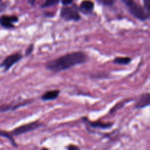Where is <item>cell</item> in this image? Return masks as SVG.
<instances>
[{"label":"cell","mask_w":150,"mask_h":150,"mask_svg":"<svg viewBox=\"0 0 150 150\" xmlns=\"http://www.w3.org/2000/svg\"><path fill=\"white\" fill-rule=\"evenodd\" d=\"M33 49H34V45L33 44H31V45L28 47L27 49H26V55L28 56V55H29V54H31V53L32 52Z\"/></svg>","instance_id":"obj_16"},{"label":"cell","mask_w":150,"mask_h":150,"mask_svg":"<svg viewBox=\"0 0 150 150\" xmlns=\"http://www.w3.org/2000/svg\"><path fill=\"white\" fill-rule=\"evenodd\" d=\"M0 136H2V137H5L7 139H8L10 141V142L12 143V144L13 146H16V144L15 142V141L13 139V137H12V135L10 134V133H7V132H4V131H0Z\"/></svg>","instance_id":"obj_12"},{"label":"cell","mask_w":150,"mask_h":150,"mask_svg":"<svg viewBox=\"0 0 150 150\" xmlns=\"http://www.w3.org/2000/svg\"><path fill=\"white\" fill-rule=\"evenodd\" d=\"M36 1L37 0H29V4H31V5H34V4H35V3L36 2Z\"/></svg>","instance_id":"obj_18"},{"label":"cell","mask_w":150,"mask_h":150,"mask_svg":"<svg viewBox=\"0 0 150 150\" xmlns=\"http://www.w3.org/2000/svg\"><path fill=\"white\" fill-rule=\"evenodd\" d=\"M150 105V94L146 93L142 95L136 102L135 107L137 108H143Z\"/></svg>","instance_id":"obj_7"},{"label":"cell","mask_w":150,"mask_h":150,"mask_svg":"<svg viewBox=\"0 0 150 150\" xmlns=\"http://www.w3.org/2000/svg\"><path fill=\"white\" fill-rule=\"evenodd\" d=\"M59 93L60 92L59 90L48 91V92H45L41 98L43 100H51L56 99L59 96Z\"/></svg>","instance_id":"obj_9"},{"label":"cell","mask_w":150,"mask_h":150,"mask_svg":"<svg viewBox=\"0 0 150 150\" xmlns=\"http://www.w3.org/2000/svg\"><path fill=\"white\" fill-rule=\"evenodd\" d=\"M86 59L87 57L84 53L81 51H77V52L65 54L59 58L48 62L45 67L51 71L58 73L71 68L74 66L83 64L86 62Z\"/></svg>","instance_id":"obj_1"},{"label":"cell","mask_w":150,"mask_h":150,"mask_svg":"<svg viewBox=\"0 0 150 150\" xmlns=\"http://www.w3.org/2000/svg\"><path fill=\"white\" fill-rule=\"evenodd\" d=\"M98 3L105 6H111L114 4L115 0H96Z\"/></svg>","instance_id":"obj_14"},{"label":"cell","mask_w":150,"mask_h":150,"mask_svg":"<svg viewBox=\"0 0 150 150\" xmlns=\"http://www.w3.org/2000/svg\"><path fill=\"white\" fill-rule=\"evenodd\" d=\"M128 8L130 13L136 18L141 21H145L148 18L147 13L144 9L134 0H122Z\"/></svg>","instance_id":"obj_2"},{"label":"cell","mask_w":150,"mask_h":150,"mask_svg":"<svg viewBox=\"0 0 150 150\" xmlns=\"http://www.w3.org/2000/svg\"><path fill=\"white\" fill-rule=\"evenodd\" d=\"M18 18L15 16H1L0 17V25L6 29H13L15 27L14 23L18 22Z\"/></svg>","instance_id":"obj_6"},{"label":"cell","mask_w":150,"mask_h":150,"mask_svg":"<svg viewBox=\"0 0 150 150\" xmlns=\"http://www.w3.org/2000/svg\"><path fill=\"white\" fill-rule=\"evenodd\" d=\"M94 2L90 0H84L81 3L80 10L85 14H89L93 11Z\"/></svg>","instance_id":"obj_8"},{"label":"cell","mask_w":150,"mask_h":150,"mask_svg":"<svg viewBox=\"0 0 150 150\" xmlns=\"http://www.w3.org/2000/svg\"><path fill=\"white\" fill-rule=\"evenodd\" d=\"M144 9L148 16H150V0H143Z\"/></svg>","instance_id":"obj_15"},{"label":"cell","mask_w":150,"mask_h":150,"mask_svg":"<svg viewBox=\"0 0 150 150\" xmlns=\"http://www.w3.org/2000/svg\"><path fill=\"white\" fill-rule=\"evenodd\" d=\"M73 0H62V3L63 5H69V4H72Z\"/></svg>","instance_id":"obj_17"},{"label":"cell","mask_w":150,"mask_h":150,"mask_svg":"<svg viewBox=\"0 0 150 150\" xmlns=\"http://www.w3.org/2000/svg\"><path fill=\"white\" fill-rule=\"evenodd\" d=\"M61 17L65 21H77L81 19V16L79 13L77 7L73 5L71 7L67 6L64 7L61 10Z\"/></svg>","instance_id":"obj_3"},{"label":"cell","mask_w":150,"mask_h":150,"mask_svg":"<svg viewBox=\"0 0 150 150\" xmlns=\"http://www.w3.org/2000/svg\"><path fill=\"white\" fill-rule=\"evenodd\" d=\"M1 1H2V0H0V3H1Z\"/></svg>","instance_id":"obj_20"},{"label":"cell","mask_w":150,"mask_h":150,"mask_svg":"<svg viewBox=\"0 0 150 150\" xmlns=\"http://www.w3.org/2000/svg\"><path fill=\"white\" fill-rule=\"evenodd\" d=\"M68 149H78V147H76V146H69Z\"/></svg>","instance_id":"obj_19"},{"label":"cell","mask_w":150,"mask_h":150,"mask_svg":"<svg viewBox=\"0 0 150 150\" xmlns=\"http://www.w3.org/2000/svg\"><path fill=\"white\" fill-rule=\"evenodd\" d=\"M40 125L41 124L39 122H33L28 123V124L23 125H21L20 127H17V128L14 129L10 133V134L12 136H19V135L24 134V133H29V132L38 128Z\"/></svg>","instance_id":"obj_4"},{"label":"cell","mask_w":150,"mask_h":150,"mask_svg":"<svg viewBox=\"0 0 150 150\" xmlns=\"http://www.w3.org/2000/svg\"><path fill=\"white\" fill-rule=\"evenodd\" d=\"M21 59L22 55L19 53H16V54L9 55L3 60V62L0 64V67L4 69V71H7V70H10L11 67H13L18 62L20 61Z\"/></svg>","instance_id":"obj_5"},{"label":"cell","mask_w":150,"mask_h":150,"mask_svg":"<svg viewBox=\"0 0 150 150\" xmlns=\"http://www.w3.org/2000/svg\"><path fill=\"white\" fill-rule=\"evenodd\" d=\"M130 61L131 59L130 57H117L114 60V62L120 64H127L130 62Z\"/></svg>","instance_id":"obj_11"},{"label":"cell","mask_w":150,"mask_h":150,"mask_svg":"<svg viewBox=\"0 0 150 150\" xmlns=\"http://www.w3.org/2000/svg\"><path fill=\"white\" fill-rule=\"evenodd\" d=\"M88 123L90 125V126H92V127H98V128L101 129H108L112 126V123H103L101 122H89L88 120Z\"/></svg>","instance_id":"obj_10"},{"label":"cell","mask_w":150,"mask_h":150,"mask_svg":"<svg viewBox=\"0 0 150 150\" xmlns=\"http://www.w3.org/2000/svg\"><path fill=\"white\" fill-rule=\"evenodd\" d=\"M60 0H45V2L42 4V7H48L54 6L58 4Z\"/></svg>","instance_id":"obj_13"}]
</instances>
